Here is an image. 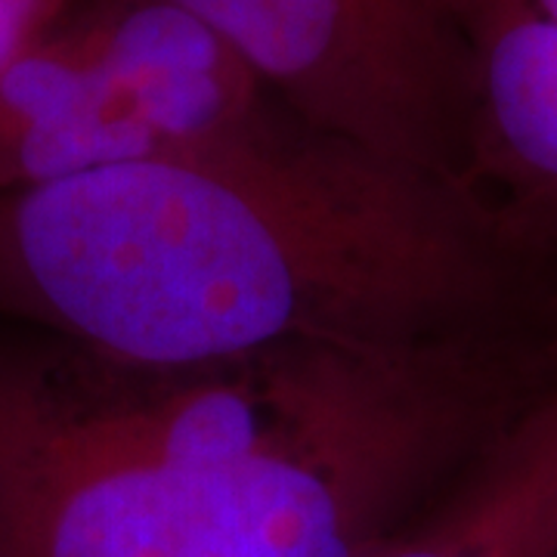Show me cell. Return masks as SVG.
<instances>
[{
  "mask_svg": "<svg viewBox=\"0 0 557 557\" xmlns=\"http://www.w3.org/2000/svg\"><path fill=\"white\" fill-rule=\"evenodd\" d=\"M505 288L471 193L298 115L0 193V319L119 362L458 338Z\"/></svg>",
  "mask_w": 557,
  "mask_h": 557,
  "instance_id": "cell-1",
  "label": "cell"
},
{
  "mask_svg": "<svg viewBox=\"0 0 557 557\" xmlns=\"http://www.w3.org/2000/svg\"><path fill=\"white\" fill-rule=\"evenodd\" d=\"M304 409L270 354L137 366L0 344V557H171L205 486Z\"/></svg>",
  "mask_w": 557,
  "mask_h": 557,
  "instance_id": "cell-2",
  "label": "cell"
},
{
  "mask_svg": "<svg viewBox=\"0 0 557 557\" xmlns=\"http://www.w3.org/2000/svg\"><path fill=\"white\" fill-rule=\"evenodd\" d=\"M520 406L474 335L391 394L220 471L171 557H369Z\"/></svg>",
  "mask_w": 557,
  "mask_h": 557,
  "instance_id": "cell-3",
  "label": "cell"
},
{
  "mask_svg": "<svg viewBox=\"0 0 557 557\" xmlns=\"http://www.w3.org/2000/svg\"><path fill=\"white\" fill-rule=\"evenodd\" d=\"M300 121L465 186L471 60L458 0H171Z\"/></svg>",
  "mask_w": 557,
  "mask_h": 557,
  "instance_id": "cell-4",
  "label": "cell"
},
{
  "mask_svg": "<svg viewBox=\"0 0 557 557\" xmlns=\"http://www.w3.org/2000/svg\"><path fill=\"white\" fill-rule=\"evenodd\" d=\"M458 20L471 60L465 186L474 196L490 180L557 226V25L520 0H458Z\"/></svg>",
  "mask_w": 557,
  "mask_h": 557,
  "instance_id": "cell-5",
  "label": "cell"
},
{
  "mask_svg": "<svg viewBox=\"0 0 557 557\" xmlns=\"http://www.w3.org/2000/svg\"><path fill=\"white\" fill-rule=\"evenodd\" d=\"M555 545L557 391L523 403L369 557H552Z\"/></svg>",
  "mask_w": 557,
  "mask_h": 557,
  "instance_id": "cell-6",
  "label": "cell"
},
{
  "mask_svg": "<svg viewBox=\"0 0 557 557\" xmlns=\"http://www.w3.org/2000/svg\"><path fill=\"white\" fill-rule=\"evenodd\" d=\"M81 0H0V72L47 38Z\"/></svg>",
  "mask_w": 557,
  "mask_h": 557,
  "instance_id": "cell-7",
  "label": "cell"
},
{
  "mask_svg": "<svg viewBox=\"0 0 557 557\" xmlns=\"http://www.w3.org/2000/svg\"><path fill=\"white\" fill-rule=\"evenodd\" d=\"M523 7H530L533 13L539 16H545V20H552L557 25V0H520Z\"/></svg>",
  "mask_w": 557,
  "mask_h": 557,
  "instance_id": "cell-8",
  "label": "cell"
},
{
  "mask_svg": "<svg viewBox=\"0 0 557 557\" xmlns=\"http://www.w3.org/2000/svg\"><path fill=\"white\" fill-rule=\"evenodd\" d=\"M552 557H557V545H555V555H552Z\"/></svg>",
  "mask_w": 557,
  "mask_h": 557,
  "instance_id": "cell-9",
  "label": "cell"
}]
</instances>
